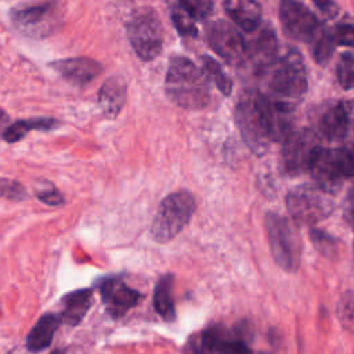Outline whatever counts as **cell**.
Returning <instances> with one entry per match:
<instances>
[{"label": "cell", "instance_id": "30bf717a", "mask_svg": "<svg viewBox=\"0 0 354 354\" xmlns=\"http://www.w3.org/2000/svg\"><path fill=\"white\" fill-rule=\"evenodd\" d=\"M206 40L210 48L225 62L239 66L248 59V44L242 35L225 21H213L206 26Z\"/></svg>", "mask_w": 354, "mask_h": 354}, {"label": "cell", "instance_id": "7402d4cb", "mask_svg": "<svg viewBox=\"0 0 354 354\" xmlns=\"http://www.w3.org/2000/svg\"><path fill=\"white\" fill-rule=\"evenodd\" d=\"M58 126V120L51 118H36L28 120H17L3 131V138L7 142H17L22 140L32 130H51Z\"/></svg>", "mask_w": 354, "mask_h": 354}, {"label": "cell", "instance_id": "4fadbf2b", "mask_svg": "<svg viewBox=\"0 0 354 354\" xmlns=\"http://www.w3.org/2000/svg\"><path fill=\"white\" fill-rule=\"evenodd\" d=\"M308 171L311 173L314 184L329 194L339 189L342 184L343 176L337 163L336 149L319 148L310 165Z\"/></svg>", "mask_w": 354, "mask_h": 354}, {"label": "cell", "instance_id": "52a82bcc", "mask_svg": "<svg viewBox=\"0 0 354 354\" xmlns=\"http://www.w3.org/2000/svg\"><path fill=\"white\" fill-rule=\"evenodd\" d=\"M266 228L275 263L285 271L297 270L301 259V243L295 224L277 213H268Z\"/></svg>", "mask_w": 354, "mask_h": 354}, {"label": "cell", "instance_id": "e575fe53", "mask_svg": "<svg viewBox=\"0 0 354 354\" xmlns=\"http://www.w3.org/2000/svg\"><path fill=\"white\" fill-rule=\"evenodd\" d=\"M344 217L354 231V185L350 187L344 199Z\"/></svg>", "mask_w": 354, "mask_h": 354}, {"label": "cell", "instance_id": "5b68a950", "mask_svg": "<svg viewBox=\"0 0 354 354\" xmlns=\"http://www.w3.org/2000/svg\"><path fill=\"white\" fill-rule=\"evenodd\" d=\"M271 98L296 105L307 91L306 65L300 53L290 50L279 58L270 79Z\"/></svg>", "mask_w": 354, "mask_h": 354}, {"label": "cell", "instance_id": "6da1fadb", "mask_svg": "<svg viewBox=\"0 0 354 354\" xmlns=\"http://www.w3.org/2000/svg\"><path fill=\"white\" fill-rule=\"evenodd\" d=\"M165 90L169 100L184 109H202L210 100L206 73L184 57H173L170 59Z\"/></svg>", "mask_w": 354, "mask_h": 354}, {"label": "cell", "instance_id": "9c48e42d", "mask_svg": "<svg viewBox=\"0 0 354 354\" xmlns=\"http://www.w3.org/2000/svg\"><path fill=\"white\" fill-rule=\"evenodd\" d=\"M321 148L319 137L310 129L290 131L283 140L282 167L288 174H300L310 169V165Z\"/></svg>", "mask_w": 354, "mask_h": 354}, {"label": "cell", "instance_id": "cb8c5ba5", "mask_svg": "<svg viewBox=\"0 0 354 354\" xmlns=\"http://www.w3.org/2000/svg\"><path fill=\"white\" fill-rule=\"evenodd\" d=\"M313 57L318 64H326L335 50L336 41L332 32L326 29H318L317 35L313 39Z\"/></svg>", "mask_w": 354, "mask_h": 354}, {"label": "cell", "instance_id": "74e56055", "mask_svg": "<svg viewBox=\"0 0 354 354\" xmlns=\"http://www.w3.org/2000/svg\"><path fill=\"white\" fill-rule=\"evenodd\" d=\"M351 46H353V47H354V43H353V44H351Z\"/></svg>", "mask_w": 354, "mask_h": 354}, {"label": "cell", "instance_id": "ffe728a7", "mask_svg": "<svg viewBox=\"0 0 354 354\" xmlns=\"http://www.w3.org/2000/svg\"><path fill=\"white\" fill-rule=\"evenodd\" d=\"M93 301V292L90 289H79L66 293L61 299L62 313L61 319L69 326H76L87 314Z\"/></svg>", "mask_w": 354, "mask_h": 354}, {"label": "cell", "instance_id": "7a4b0ae2", "mask_svg": "<svg viewBox=\"0 0 354 354\" xmlns=\"http://www.w3.org/2000/svg\"><path fill=\"white\" fill-rule=\"evenodd\" d=\"M235 122L246 145L257 155L264 153L272 142L266 95L245 91L235 106Z\"/></svg>", "mask_w": 354, "mask_h": 354}, {"label": "cell", "instance_id": "3957f363", "mask_svg": "<svg viewBox=\"0 0 354 354\" xmlns=\"http://www.w3.org/2000/svg\"><path fill=\"white\" fill-rule=\"evenodd\" d=\"M62 17L64 7L58 0L22 3L10 11L12 25L24 35L36 39L55 32L61 25Z\"/></svg>", "mask_w": 354, "mask_h": 354}, {"label": "cell", "instance_id": "8d00e7d4", "mask_svg": "<svg viewBox=\"0 0 354 354\" xmlns=\"http://www.w3.org/2000/svg\"><path fill=\"white\" fill-rule=\"evenodd\" d=\"M51 354H65L64 351H61V350H55V351H53Z\"/></svg>", "mask_w": 354, "mask_h": 354}, {"label": "cell", "instance_id": "484cf974", "mask_svg": "<svg viewBox=\"0 0 354 354\" xmlns=\"http://www.w3.org/2000/svg\"><path fill=\"white\" fill-rule=\"evenodd\" d=\"M337 80L344 90L354 88V54L343 53L337 62Z\"/></svg>", "mask_w": 354, "mask_h": 354}, {"label": "cell", "instance_id": "d590c367", "mask_svg": "<svg viewBox=\"0 0 354 354\" xmlns=\"http://www.w3.org/2000/svg\"><path fill=\"white\" fill-rule=\"evenodd\" d=\"M319 8H326L330 4V0H313Z\"/></svg>", "mask_w": 354, "mask_h": 354}, {"label": "cell", "instance_id": "1f68e13d", "mask_svg": "<svg viewBox=\"0 0 354 354\" xmlns=\"http://www.w3.org/2000/svg\"><path fill=\"white\" fill-rule=\"evenodd\" d=\"M336 44L351 46L354 43V25L353 24H340L332 32Z\"/></svg>", "mask_w": 354, "mask_h": 354}, {"label": "cell", "instance_id": "9a60e30c", "mask_svg": "<svg viewBox=\"0 0 354 354\" xmlns=\"http://www.w3.org/2000/svg\"><path fill=\"white\" fill-rule=\"evenodd\" d=\"M278 41L271 26L264 25L259 29L256 37L248 44V59L252 61L257 73L264 72L277 64Z\"/></svg>", "mask_w": 354, "mask_h": 354}, {"label": "cell", "instance_id": "d6a6232c", "mask_svg": "<svg viewBox=\"0 0 354 354\" xmlns=\"http://www.w3.org/2000/svg\"><path fill=\"white\" fill-rule=\"evenodd\" d=\"M224 354H252V351L242 337L227 336L224 343Z\"/></svg>", "mask_w": 354, "mask_h": 354}, {"label": "cell", "instance_id": "f546056e", "mask_svg": "<svg viewBox=\"0 0 354 354\" xmlns=\"http://www.w3.org/2000/svg\"><path fill=\"white\" fill-rule=\"evenodd\" d=\"M178 3L195 19H206L213 11V0H178Z\"/></svg>", "mask_w": 354, "mask_h": 354}, {"label": "cell", "instance_id": "836d02e7", "mask_svg": "<svg viewBox=\"0 0 354 354\" xmlns=\"http://www.w3.org/2000/svg\"><path fill=\"white\" fill-rule=\"evenodd\" d=\"M37 198H39L43 203L50 205V206H57V205L64 203V196H62V194H61L59 191H57L55 188H50V189L37 192Z\"/></svg>", "mask_w": 354, "mask_h": 354}, {"label": "cell", "instance_id": "8fae6325", "mask_svg": "<svg viewBox=\"0 0 354 354\" xmlns=\"http://www.w3.org/2000/svg\"><path fill=\"white\" fill-rule=\"evenodd\" d=\"M279 21L286 36L297 41H310L319 29L317 17L297 0L279 1Z\"/></svg>", "mask_w": 354, "mask_h": 354}, {"label": "cell", "instance_id": "d6986e66", "mask_svg": "<svg viewBox=\"0 0 354 354\" xmlns=\"http://www.w3.org/2000/svg\"><path fill=\"white\" fill-rule=\"evenodd\" d=\"M127 88L124 82L118 76H111L100 88L98 104L108 118H115L126 102Z\"/></svg>", "mask_w": 354, "mask_h": 354}, {"label": "cell", "instance_id": "e0dca14e", "mask_svg": "<svg viewBox=\"0 0 354 354\" xmlns=\"http://www.w3.org/2000/svg\"><path fill=\"white\" fill-rule=\"evenodd\" d=\"M228 17L243 30L253 32L261 21V8L256 0H224Z\"/></svg>", "mask_w": 354, "mask_h": 354}, {"label": "cell", "instance_id": "5bb4252c", "mask_svg": "<svg viewBox=\"0 0 354 354\" xmlns=\"http://www.w3.org/2000/svg\"><path fill=\"white\" fill-rule=\"evenodd\" d=\"M50 66L61 75L62 79L73 86H86L102 72V65L88 57L64 58L50 62Z\"/></svg>", "mask_w": 354, "mask_h": 354}, {"label": "cell", "instance_id": "ba28073f", "mask_svg": "<svg viewBox=\"0 0 354 354\" xmlns=\"http://www.w3.org/2000/svg\"><path fill=\"white\" fill-rule=\"evenodd\" d=\"M286 207L295 224L314 225L326 218L333 210L329 192L318 185H299L286 196Z\"/></svg>", "mask_w": 354, "mask_h": 354}, {"label": "cell", "instance_id": "d4e9b609", "mask_svg": "<svg viewBox=\"0 0 354 354\" xmlns=\"http://www.w3.org/2000/svg\"><path fill=\"white\" fill-rule=\"evenodd\" d=\"M171 19L181 36L196 37L198 29L195 26V18L180 3L171 7Z\"/></svg>", "mask_w": 354, "mask_h": 354}, {"label": "cell", "instance_id": "603a6c76", "mask_svg": "<svg viewBox=\"0 0 354 354\" xmlns=\"http://www.w3.org/2000/svg\"><path fill=\"white\" fill-rule=\"evenodd\" d=\"M201 59H202V66L206 76H209L213 80V83L224 95H230L232 90V82L228 77V75L223 71L220 64L209 55H203Z\"/></svg>", "mask_w": 354, "mask_h": 354}, {"label": "cell", "instance_id": "83f0119b", "mask_svg": "<svg viewBox=\"0 0 354 354\" xmlns=\"http://www.w3.org/2000/svg\"><path fill=\"white\" fill-rule=\"evenodd\" d=\"M337 315L343 326L354 333V292L342 295L337 303Z\"/></svg>", "mask_w": 354, "mask_h": 354}, {"label": "cell", "instance_id": "f1b7e54d", "mask_svg": "<svg viewBox=\"0 0 354 354\" xmlns=\"http://www.w3.org/2000/svg\"><path fill=\"white\" fill-rule=\"evenodd\" d=\"M336 156L343 178H354V145L337 148Z\"/></svg>", "mask_w": 354, "mask_h": 354}, {"label": "cell", "instance_id": "ac0fdd59", "mask_svg": "<svg viewBox=\"0 0 354 354\" xmlns=\"http://www.w3.org/2000/svg\"><path fill=\"white\" fill-rule=\"evenodd\" d=\"M61 322L62 319L57 314H43L26 336V348L32 353H39L50 347Z\"/></svg>", "mask_w": 354, "mask_h": 354}, {"label": "cell", "instance_id": "2e32d148", "mask_svg": "<svg viewBox=\"0 0 354 354\" xmlns=\"http://www.w3.org/2000/svg\"><path fill=\"white\" fill-rule=\"evenodd\" d=\"M350 102H335L319 116L318 127L322 137L330 141H337L346 137L351 124V108Z\"/></svg>", "mask_w": 354, "mask_h": 354}, {"label": "cell", "instance_id": "8992f818", "mask_svg": "<svg viewBox=\"0 0 354 354\" xmlns=\"http://www.w3.org/2000/svg\"><path fill=\"white\" fill-rule=\"evenodd\" d=\"M129 41L142 61L155 59L163 47V28L156 11L151 7L136 8L126 24Z\"/></svg>", "mask_w": 354, "mask_h": 354}, {"label": "cell", "instance_id": "44dd1931", "mask_svg": "<svg viewBox=\"0 0 354 354\" xmlns=\"http://www.w3.org/2000/svg\"><path fill=\"white\" fill-rule=\"evenodd\" d=\"M153 308L158 315L166 321L171 322L176 318V308L173 301V275H162L153 290Z\"/></svg>", "mask_w": 354, "mask_h": 354}, {"label": "cell", "instance_id": "277c9868", "mask_svg": "<svg viewBox=\"0 0 354 354\" xmlns=\"http://www.w3.org/2000/svg\"><path fill=\"white\" fill-rule=\"evenodd\" d=\"M196 207L194 195L181 189L169 194L159 205L151 225V235L156 242L171 241L191 220Z\"/></svg>", "mask_w": 354, "mask_h": 354}, {"label": "cell", "instance_id": "7c38bea8", "mask_svg": "<svg viewBox=\"0 0 354 354\" xmlns=\"http://www.w3.org/2000/svg\"><path fill=\"white\" fill-rule=\"evenodd\" d=\"M100 295L106 313L113 318L127 314L142 299V295L124 283L119 277L105 278L100 283Z\"/></svg>", "mask_w": 354, "mask_h": 354}, {"label": "cell", "instance_id": "4dcf8cb0", "mask_svg": "<svg viewBox=\"0 0 354 354\" xmlns=\"http://www.w3.org/2000/svg\"><path fill=\"white\" fill-rule=\"evenodd\" d=\"M0 198L8 201H22L26 198L25 187L18 181L0 178Z\"/></svg>", "mask_w": 354, "mask_h": 354}, {"label": "cell", "instance_id": "4316f807", "mask_svg": "<svg viewBox=\"0 0 354 354\" xmlns=\"http://www.w3.org/2000/svg\"><path fill=\"white\" fill-rule=\"evenodd\" d=\"M310 238L315 246V249L324 254L325 257H335L337 253V242L333 236L329 234L319 231V230H311L310 231Z\"/></svg>", "mask_w": 354, "mask_h": 354}]
</instances>
